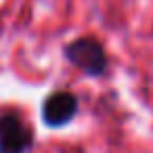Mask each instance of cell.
I'll return each instance as SVG.
<instances>
[{
	"mask_svg": "<svg viewBox=\"0 0 153 153\" xmlns=\"http://www.w3.org/2000/svg\"><path fill=\"white\" fill-rule=\"evenodd\" d=\"M63 57L69 65L88 78H103L109 69V57L103 42L94 36H80L63 46Z\"/></svg>",
	"mask_w": 153,
	"mask_h": 153,
	"instance_id": "obj_1",
	"label": "cell"
},
{
	"mask_svg": "<svg viewBox=\"0 0 153 153\" xmlns=\"http://www.w3.org/2000/svg\"><path fill=\"white\" fill-rule=\"evenodd\" d=\"M36 143L34 126L27 124L21 113H0V153H30Z\"/></svg>",
	"mask_w": 153,
	"mask_h": 153,
	"instance_id": "obj_2",
	"label": "cell"
},
{
	"mask_svg": "<svg viewBox=\"0 0 153 153\" xmlns=\"http://www.w3.org/2000/svg\"><path fill=\"white\" fill-rule=\"evenodd\" d=\"M80 111V99L76 92L59 88L53 90L40 105V120L46 128L59 130L63 126H69Z\"/></svg>",
	"mask_w": 153,
	"mask_h": 153,
	"instance_id": "obj_3",
	"label": "cell"
}]
</instances>
